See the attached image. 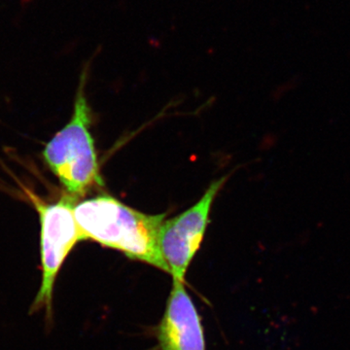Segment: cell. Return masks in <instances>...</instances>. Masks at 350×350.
<instances>
[{"instance_id": "7a4b0ae2", "label": "cell", "mask_w": 350, "mask_h": 350, "mask_svg": "<svg viewBox=\"0 0 350 350\" xmlns=\"http://www.w3.org/2000/svg\"><path fill=\"white\" fill-rule=\"evenodd\" d=\"M86 80L87 69H84L70 121L57 131L42 152L44 162L59 179L66 194L78 200L91 189L103 184L90 131L92 115L85 94Z\"/></svg>"}, {"instance_id": "3957f363", "label": "cell", "mask_w": 350, "mask_h": 350, "mask_svg": "<svg viewBox=\"0 0 350 350\" xmlns=\"http://www.w3.org/2000/svg\"><path fill=\"white\" fill-rule=\"evenodd\" d=\"M40 221V255L42 282L31 306V312L45 310L47 321L53 320V296L57 275L66 258L81 241L76 223L77 198L66 194L53 204L29 195Z\"/></svg>"}, {"instance_id": "277c9868", "label": "cell", "mask_w": 350, "mask_h": 350, "mask_svg": "<svg viewBox=\"0 0 350 350\" xmlns=\"http://www.w3.org/2000/svg\"><path fill=\"white\" fill-rule=\"evenodd\" d=\"M226 177L211 183L199 202L176 217L163 221L159 232V248L172 280L185 282L193 261L206 234L214 200Z\"/></svg>"}, {"instance_id": "5b68a950", "label": "cell", "mask_w": 350, "mask_h": 350, "mask_svg": "<svg viewBox=\"0 0 350 350\" xmlns=\"http://www.w3.org/2000/svg\"><path fill=\"white\" fill-rule=\"evenodd\" d=\"M156 338L159 350H206L202 319L185 282L172 280Z\"/></svg>"}, {"instance_id": "6da1fadb", "label": "cell", "mask_w": 350, "mask_h": 350, "mask_svg": "<svg viewBox=\"0 0 350 350\" xmlns=\"http://www.w3.org/2000/svg\"><path fill=\"white\" fill-rule=\"evenodd\" d=\"M75 216L81 241H94L169 273L159 248L165 214L140 213L111 196L101 195L76 204Z\"/></svg>"}]
</instances>
